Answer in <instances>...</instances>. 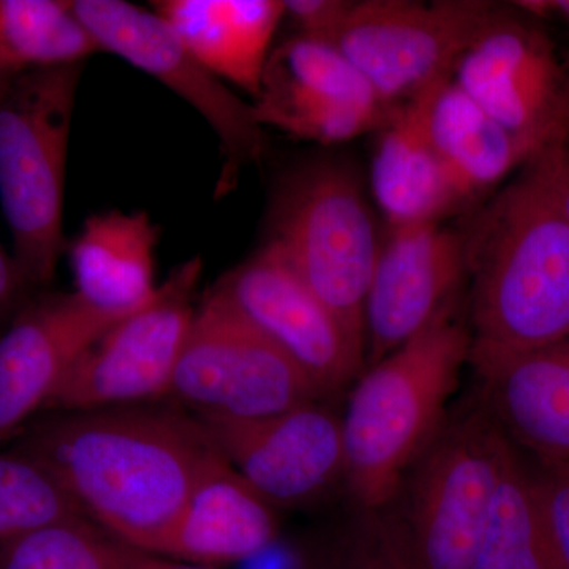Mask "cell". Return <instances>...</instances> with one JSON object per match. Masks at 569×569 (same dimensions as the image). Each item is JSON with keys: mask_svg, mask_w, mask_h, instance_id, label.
<instances>
[{"mask_svg": "<svg viewBox=\"0 0 569 569\" xmlns=\"http://www.w3.org/2000/svg\"><path fill=\"white\" fill-rule=\"evenodd\" d=\"M17 438L11 449L47 468L86 518L151 556L219 456L197 418L149 403L52 411Z\"/></svg>", "mask_w": 569, "mask_h": 569, "instance_id": "cell-1", "label": "cell"}, {"mask_svg": "<svg viewBox=\"0 0 569 569\" xmlns=\"http://www.w3.org/2000/svg\"><path fill=\"white\" fill-rule=\"evenodd\" d=\"M466 236L471 348L512 356L569 342V222L538 157Z\"/></svg>", "mask_w": 569, "mask_h": 569, "instance_id": "cell-2", "label": "cell"}, {"mask_svg": "<svg viewBox=\"0 0 569 569\" xmlns=\"http://www.w3.org/2000/svg\"><path fill=\"white\" fill-rule=\"evenodd\" d=\"M471 332L456 306L351 385L342 413L346 482L359 507L377 515L448 418L460 372L470 362Z\"/></svg>", "mask_w": 569, "mask_h": 569, "instance_id": "cell-3", "label": "cell"}, {"mask_svg": "<svg viewBox=\"0 0 569 569\" xmlns=\"http://www.w3.org/2000/svg\"><path fill=\"white\" fill-rule=\"evenodd\" d=\"M508 447L481 400L448 415L376 522L403 568L471 569Z\"/></svg>", "mask_w": 569, "mask_h": 569, "instance_id": "cell-4", "label": "cell"}, {"mask_svg": "<svg viewBox=\"0 0 569 569\" xmlns=\"http://www.w3.org/2000/svg\"><path fill=\"white\" fill-rule=\"evenodd\" d=\"M82 63L21 71L0 93V203L13 258L33 288L61 260L63 189Z\"/></svg>", "mask_w": 569, "mask_h": 569, "instance_id": "cell-5", "label": "cell"}, {"mask_svg": "<svg viewBox=\"0 0 569 569\" xmlns=\"http://www.w3.org/2000/svg\"><path fill=\"white\" fill-rule=\"evenodd\" d=\"M381 242L361 183L342 164L321 162L283 183L266 244L365 347L366 298Z\"/></svg>", "mask_w": 569, "mask_h": 569, "instance_id": "cell-6", "label": "cell"}, {"mask_svg": "<svg viewBox=\"0 0 569 569\" xmlns=\"http://www.w3.org/2000/svg\"><path fill=\"white\" fill-rule=\"evenodd\" d=\"M498 10L485 0L351 2L332 44L397 108L451 78Z\"/></svg>", "mask_w": 569, "mask_h": 569, "instance_id": "cell-7", "label": "cell"}, {"mask_svg": "<svg viewBox=\"0 0 569 569\" xmlns=\"http://www.w3.org/2000/svg\"><path fill=\"white\" fill-rule=\"evenodd\" d=\"M170 396L201 421H249L323 399L268 337L212 291L194 312Z\"/></svg>", "mask_w": 569, "mask_h": 569, "instance_id": "cell-8", "label": "cell"}, {"mask_svg": "<svg viewBox=\"0 0 569 569\" xmlns=\"http://www.w3.org/2000/svg\"><path fill=\"white\" fill-rule=\"evenodd\" d=\"M200 258L171 272L148 305L107 332L71 367L44 411L142 406L170 396L192 326Z\"/></svg>", "mask_w": 569, "mask_h": 569, "instance_id": "cell-9", "label": "cell"}, {"mask_svg": "<svg viewBox=\"0 0 569 569\" xmlns=\"http://www.w3.org/2000/svg\"><path fill=\"white\" fill-rule=\"evenodd\" d=\"M452 81L538 156L569 141V74L549 33L516 7H498Z\"/></svg>", "mask_w": 569, "mask_h": 569, "instance_id": "cell-10", "label": "cell"}, {"mask_svg": "<svg viewBox=\"0 0 569 569\" xmlns=\"http://www.w3.org/2000/svg\"><path fill=\"white\" fill-rule=\"evenodd\" d=\"M70 6L100 51L121 56L137 69L152 74L192 104L212 127L224 156L217 193L230 190L244 164L263 159L268 144L252 104L234 96L220 78L206 69L156 11L123 0H74Z\"/></svg>", "mask_w": 569, "mask_h": 569, "instance_id": "cell-11", "label": "cell"}, {"mask_svg": "<svg viewBox=\"0 0 569 569\" xmlns=\"http://www.w3.org/2000/svg\"><path fill=\"white\" fill-rule=\"evenodd\" d=\"M328 397L366 369L365 347L266 244L212 288Z\"/></svg>", "mask_w": 569, "mask_h": 569, "instance_id": "cell-12", "label": "cell"}, {"mask_svg": "<svg viewBox=\"0 0 569 569\" xmlns=\"http://www.w3.org/2000/svg\"><path fill=\"white\" fill-rule=\"evenodd\" d=\"M213 448L272 507L316 501L346 481L342 415L321 399L249 421H201Z\"/></svg>", "mask_w": 569, "mask_h": 569, "instance_id": "cell-13", "label": "cell"}, {"mask_svg": "<svg viewBox=\"0 0 569 569\" xmlns=\"http://www.w3.org/2000/svg\"><path fill=\"white\" fill-rule=\"evenodd\" d=\"M388 228L366 298V367L456 306L468 276L466 231L443 222Z\"/></svg>", "mask_w": 569, "mask_h": 569, "instance_id": "cell-14", "label": "cell"}, {"mask_svg": "<svg viewBox=\"0 0 569 569\" xmlns=\"http://www.w3.org/2000/svg\"><path fill=\"white\" fill-rule=\"evenodd\" d=\"M127 316L96 309L74 291L18 310L0 332V445L44 411L78 359Z\"/></svg>", "mask_w": 569, "mask_h": 569, "instance_id": "cell-15", "label": "cell"}, {"mask_svg": "<svg viewBox=\"0 0 569 569\" xmlns=\"http://www.w3.org/2000/svg\"><path fill=\"white\" fill-rule=\"evenodd\" d=\"M482 406L538 462H569V342L523 355L471 348Z\"/></svg>", "mask_w": 569, "mask_h": 569, "instance_id": "cell-16", "label": "cell"}, {"mask_svg": "<svg viewBox=\"0 0 569 569\" xmlns=\"http://www.w3.org/2000/svg\"><path fill=\"white\" fill-rule=\"evenodd\" d=\"M277 508L217 456L198 479L157 557L209 568L249 561L272 548Z\"/></svg>", "mask_w": 569, "mask_h": 569, "instance_id": "cell-17", "label": "cell"}, {"mask_svg": "<svg viewBox=\"0 0 569 569\" xmlns=\"http://www.w3.org/2000/svg\"><path fill=\"white\" fill-rule=\"evenodd\" d=\"M451 78L397 107L391 121L380 130L372 193L388 227L443 222L449 213L467 206L445 170L429 130L433 100Z\"/></svg>", "mask_w": 569, "mask_h": 569, "instance_id": "cell-18", "label": "cell"}, {"mask_svg": "<svg viewBox=\"0 0 569 569\" xmlns=\"http://www.w3.org/2000/svg\"><path fill=\"white\" fill-rule=\"evenodd\" d=\"M168 22L206 69L257 99L271 44L284 20L280 0H160Z\"/></svg>", "mask_w": 569, "mask_h": 569, "instance_id": "cell-19", "label": "cell"}, {"mask_svg": "<svg viewBox=\"0 0 569 569\" xmlns=\"http://www.w3.org/2000/svg\"><path fill=\"white\" fill-rule=\"evenodd\" d=\"M159 236L146 212L89 217L69 249L74 293L96 309L121 316L148 305L159 288L153 272Z\"/></svg>", "mask_w": 569, "mask_h": 569, "instance_id": "cell-20", "label": "cell"}, {"mask_svg": "<svg viewBox=\"0 0 569 569\" xmlns=\"http://www.w3.org/2000/svg\"><path fill=\"white\" fill-rule=\"evenodd\" d=\"M430 138L445 170L466 203L492 192L538 153L508 132L451 80L433 100Z\"/></svg>", "mask_w": 569, "mask_h": 569, "instance_id": "cell-21", "label": "cell"}, {"mask_svg": "<svg viewBox=\"0 0 569 569\" xmlns=\"http://www.w3.org/2000/svg\"><path fill=\"white\" fill-rule=\"evenodd\" d=\"M347 104L395 110L335 44L301 36L272 50L254 99L257 111L271 119L312 118Z\"/></svg>", "mask_w": 569, "mask_h": 569, "instance_id": "cell-22", "label": "cell"}, {"mask_svg": "<svg viewBox=\"0 0 569 569\" xmlns=\"http://www.w3.org/2000/svg\"><path fill=\"white\" fill-rule=\"evenodd\" d=\"M471 569H561L542 518L533 468L511 441Z\"/></svg>", "mask_w": 569, "mask_h": 569, "instance_id": "cell-23", "label": "cell"}, {"mask_svg": "<svg viewBox=\"0 0 569 569\" xmlns=\"http://www.w3.org/2000/svg\"><path fill=\"white\" fill-rule=\"evenodd\" d=\"M91 32L62 0H0V71L17 74L74 66L99 52Z\"/></svg>", "mask_w": 569, "mask_h": 569, "instance_id": "cell-24", "label": "cell"}, {"mask_svg": "<svg viewBox=\"0 0 569 569\" xmlns=\"http://www.w3.org/2000/svg\"><path fill=\"white\" fill-rule=\"evenodd\" d=\"M146 553L74 516L0 545V569H140Z\"/></svg>", "mask_w": 569, "mask_h": 569, "instance_id": "cell-25", "label": "cell"}, {"mask_svg": "<svg viewBox=\"0 0 569 569\" xmlns=\"http://www.w3.org/2000/svg\"><path fill=\"white\" fill-rule=\"evenodd\" d=\"M74 516L84 515L47 468L14 449L0 452V545Z\"/></svg>", "mask_w": 569, "mask_h": 569, "instance_id": "cell-26", "label": "cell"}, {"mask_svg": "<svg viewBox=\"0 0 569 569\" xmlns=\"http://www.w3.org/2000/svg\"><path fill=\"white\" fill-rule=\"evenodd\" d=\"M535 485L561 569H569V462H538Z\"/></svg>", "mask_w": 569, "mask_h": 569, "instance_id": "cell-27", "label": "cell"}, {"mask_svg": "<svg viewBox=\"0 0 569 569\" xmlns=\"http://www.w3.org/2000/svg\"><path fill=\"white\" fill-rule=\"evenodd\" d=\"M350 3L348 0H287L284 18L293 22L298 36L332 44Z\"/></svg>", "mask_w": 569, "mask_h": 569, "instance_id": "cell-28", "label": "cell"}, {"mask_svg": "<svg viewBox=\"0 0 569 569\" xmlns=\"http://www.w3.org/2000/svg\"><path fill=\"white\" fill-rule=\"evenodd\" d=\"M32 288L14 261L13 254L10 257L0 247V323H10L11 318L29 301Z\"/></svg>", "mask_w": 569, "mask_h": 569, "instance_id": "cell-29", "label": "cell"}, {"mask_svg": "<svg viewBox=\"0 0 569 569\" xmlns=\"http://www.w3.org/2000/svg\"><path fill=\"white\" fill-rule=\"evenodd\" d=\"M538 162L541 164L542 173L557 203H559L561 211L567 217L569 222V146L565 144L553 146L538 156Z\"/></svg>", "mask_w": 569, "mask_h": 569, "instance_id": "cell-30", "label": "cell"}, {"mask_svg": "<svg viewBox=\"0 0 569 569\" xmlns=\"http://www.w3.org/2000/svg\"><path fill=\"white\" fill-rule=\"evenodd\" d=\"M348 569H406L397 559L395 550L388 545L377 523L372 533L362 539L351 553Z\"/></svg>", "mask_w": 569, "mask_h": 569, "instance_id": "cell-31", "label": "cell"}, {"mask_svg": "<svg viewBox=\"0 0 569 569\" xmlns=\"http://www.w3.org/2000/svg\"><path fill=\"white\" fill-rule=\"evenodd\" d=\"M512 6L533 20H557L569 28V0H519Z\"/></svg>", "mask_w": 569, "mask_h": 569, "instance_id": "cell-32", "label": "cell"}, {"mask_svg": "<svg viewBox=\"0 0 569 569\" xmlns=\"http://www.w3.org/2000/svg\"><path fill=\"white\" fill-rule=\"evenodd\" d=\"M140 569H209L192 567V565L179 563V561L164 560L162 557L151 556L146 553L144 560H142Z\"/></svg>", "mask_w": 569, "mask_h": 569, "instance_id": "cell-33", "label": "cell"}, {"mask_svg": "<svg viewBox=\"0 0 569 569\" xmlns=\"http://www.w3.org/2000/svg\"><path fill=\"white\" fill-rule=\"evenodd\" d=\"M11 77H13V74L3 73V71H0V93H2L3 89H6V86L9 84Z\"/></svg>", "mask_w": 569, "mask_h": 569, "instance_id": "cell-34", "label": "cell"}, {"mask_svg": "<svg viewBox=\"0 0 569 569\" xmlns=\"http://www.w3.org/2000/svg\"><path fill=\"white\" fill-rule=\"evenodd\" d=\"M568 133H569V118H568Z\"/></svg>", "mask_w": 569, "mask_h": 569, "instance_id": "cell-35", "label": "cell"}, {"mask_svg": "<svg viewBox=\"0 0 569 569\" xmlns=\"http://www.w3.org/2000/svg\"><path fill=\"white\" fill-rule=\"evenodd\" d=\"M568 146H569V142H568Z\"/></svg>", "mask_w": 569, "mask_h": 569, "instance_id": "cell-36", "label": "cell"}]
</instances>
